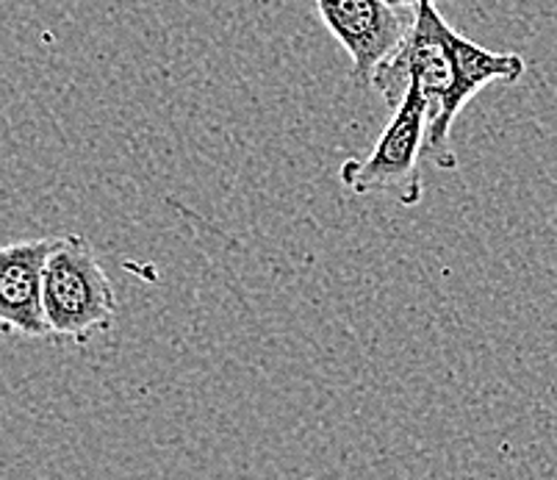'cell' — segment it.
<instances>
[{
	"instance_id": "obj_1",
	"label": "cell",
	"mask_w": 557,
	"mask_h": 480,
	"mask_svg": "<svg viewBox=\"0 0 557 480\" xmlns=\"http://www.w3.org/2000/svg\"><path fill=\"white\" fill-rule=\"evenodd\" d=\"M408 37L380 64L372 87L392 109L403 103L417 81L430 106V128L424 156L438 170H458L453 148V125L466 103L491 84H516L527 73L524 56L496 53L453 32L435 3H413Z\"/></svg>"
},
{
	"instance_id": "obj_2",
	"label": "cell",
	"mask_w": 557,
	"mask_h": 480,
	"mask_svg": "<svg viewBox=\"0 0 557 480\" xmlns=\"http://www.w3.org/2000/svg\"><path fill=\"white\" fill-rule=\"evenodd\" d=\"M45 311L55 339L86 342L111 331L116 297L89 239L59 236L45 270Z\"/></svg>"
},
{
	"instance_id": "obj_3",
	"label": "cell",
	"mask_w": 557,
	"mask_h": 480,
	"mask_svg": "<svg viewBox=\"0 0 557 480\" xmlns=\"http://www.w3.org/2000/svg\"><path fill=\"white\" fill-rule=\"evenodd\" d=\"M430 128V106L413 81L403 103L394 109L392 123L380 134L367 159H347L338 170L342 184L356 195L392 192L403 206H417L424 195L419 159L424 156Z\"/></svg>"
},
{
	"instance_id": "obj_4",
	"label": "cell",
	"mask_w": 557,
	"mask_h": 480,
	"mask_svg": "<svg viewBox=\"0 0 557 480\" xmlns=\"http://www.w3.org/2000/svg\"><path fill=\"white\" fill-rule=\"evenodd\" d=\"M317 12L331 37L347 50L352 78L363 87L408 37L392 0H317Z\"/></svg>"
},
{
	"instance_id": "obj_5",
	"label": "cell",
	"mask_w": 557,
	"mask_h": 480,
	"mask_svg": "<svg viewBox=\"0 0 557 480\" xmlns=\"http://www.w3.org/2000/svg\"><path fill=\"white\" fill-rule=\"evenodd\" d=\"M59 239L12 242L0 250V322L3 331L28 339H50L45 311V270Z\"/></svg>"
},
{
	"instance_id": "obj_6",
	"label": "cell",
	"mask_w": 557,
	"mask_h": 480,
	"mask_svg": "<svg viewBox=\"0 0 557 480\" xmlns=\"http://www.w3.org/2000/svg\"><path fill=\"white\" fill-rule=\"evenodd\" d=\"M394 7H413V3H419V0H392ZM430 3H438V0H430Z\"/></svg>"
}]
</instances>
